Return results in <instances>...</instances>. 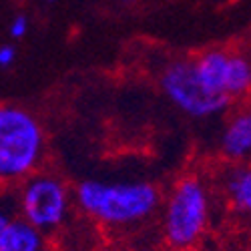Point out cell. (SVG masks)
<instances>
[{"label": "cell", "mask_w": 251, "mask_h": 251, "mask_svg": "<svg viewBox=\"0 0 251 251\" xmlns=\"http://www.w3.org/2000/svg\"><path fill=\"white\" fill-rule=\"evenodd\" d=\"M75 199L91 219L123 227L149 219L161 205V193L149 181H100L78 183Z\"/></svg>", "instance_id": "1"}, {"label": "cell", "mask_w": 251, "mask_h": 251, "mask_svg": "<svg viewBox=\"0 0 251 251\" xmlns=\"http://www.w3.org/2000/svg\"><path fill=\"white\" fill-rule=\"evenodd\" d=\"M47 139L38 119L18 104L0 109V175L6 183L25 181L38 171Z\"/></svg>", "instance_id": "2"}, {"label": "cell", "mask_w": 251, "mask_h": 251, "mask_svg": "<svg viewBox=\"0 0 251 251\" xmlns=\"http://www.w3.org/2000/svg\"><path fill=\"white\" fill-rule=\"evenodd\" d=\"M211 215V195L199 177H183L175 183L163 211L165 241L173 249H191L205 233Z\"/></svg>", "instance_id": "3"}, {"label": "cell", "mask_w": 251, "mask_h": 251, "mask_svg": "<svg viewBox=\"0 0 251 251\" xmlns=\"http://www.w3.org/2000/svg\"><path fill=\"white\" fill-rule=\"evenodd\" d=\"M159 89L175 109L191 119H211L227 111L231 99L209 89L193 60H173L159 75Z\"/></svg>", "instance_id": "4"}, {"label": "cell", "mask_w": 251, "mask_h": 251, "mask_svg": "<svg viewBox=\"0 0 251 251\" xmlns=\"http://www.w3.org/2000/svg\"><path fill=\"white\" fill-rule=\"evenodd\" d=\"M71 189L54 173L36 171L20 181L16 195L18 215H23L40 231L50 233L67 221L71 211Z\"/></svg>", "instance_id": "5"}, {"label": "cell", "mask_w": 251, "mask_h": 251, "mask_svg": "<svg viewBox=\"0 0 251 251\" xmlns=\"http://www.w3.org/2000/svg\"><path fill=\"white\" fill-rule=\"evenodd\" d=\"M195 71L205 85L229 99L247 97L251 93V56L241 50L209 49L201 52Z\"/></svg>", "instance_id": "6"}, {"label": "cell", "mask_w": 251, "mask_h": 251, "mask_svg": "<svg viewBox=\"0 0 251 251\" xmlns=\"http://www.w3.org/2000/svg\"><path fill=\"white\" fill-rule=\"evenodd\" d=\"M47 237L23 215L2 211L0 217V251H45Z\"/></svg>", "instance_id": "7"}, {"label": "cell", "mask_w": 251, "mask_h": 251, "mask_svg": "<svg viewBox=\"0 0 251 251\" xmlns=\"http://www.w3.org/2000/svg\"><path fill=\"white\" fill-rule=\"evenodd\" d=\"M221 153L231 161L251 159V107L237 111L225 123L221 133Z\"/></svg>", "instance_id": "8"}, {"label": "cell", "mask_w": 251, "mask_h": 251, "mask_svg": "<svg viewBox=\"0 0 251 251\" xmlns=\"http://www.w3.org/2000/svg\"><path fill=\"white\" fill-rule=\"evenodd\" d=\"M223 187L233 209L251 217V165H237L229 169L223 177Z\"/></svg>", "instance_id": "9"}, {"label": "cell", "mask_w": 251, "mask_h": 251, "mask_svg": "<svg viewBox=\"0 0 251 251\" xmlns=\"http://www.w3.org/2000/svg\"><path fill=\"white\" fill-rule=\"evenodd\" d=\"M30 30V20L25 16V14H16L10 18L8 23V36L10 40L14 43V40H23Z\"/></svg>", "instance_id": "10"}, {"label": "cell", "mask_w": 251, "mask_h": 251, "mask_svg": "<svg viewBox=\"0 0 251 251\" xmlns=\"http://www.w3.org/2000/svg\"><path fill=\"white\" fill-rule=\"evenodd\" d=\"M16 62V45L14 43H4L0 45V69L6 71Z\"/></svg>", "instance_id": "11"}, {"label": "cell", "mask_w": 251, "mask_h": 251, "mask_svg": "<svg viewBox=\"0 0 251 251\" xmlns=\"http://www.w3.org/2000/svg\"><path fill=\"white\" fill-rule=\"evenodd\" d=\"M43 2H45V4H56L58 0H43Z\"/></svg>", "instance_id": "12"}]
</instances>
